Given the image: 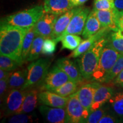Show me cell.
Returning <instances> with one entry per match:
<instances>
[{
	"instance_id": "1",
	"label": "cell",
	"mask_w": 123,
	"mask_h": 123,
	"mask_svg": "<svg viewBox=\"0 0 123 123\" xmlns=\"http://www.w3.org/2000/svg\"><path fill=\"white\" fill-rule=\"evenodd\" d=\"M30 27H21L1 22L0 54L12 58L22 65V44Z\"/></svg>"
},
{
	"instance_id": "2",
	"label": "cell",
	"mask_w": 123,
	"mask_h": 123,
	"mask_svg": "<svg viewBox=\"0 0 123 123\" xmlns=\"http://www.w3.org/2000/svg\"><path fill=\"white\" fill-rule=\"evenodd\" d=\"M107 38H101L95 43L81 57L75 61L78 64L84 79L91 80L93 74L96 70L100 56L101 52L107 42Z\"/></svg>"
},
{
	"instance_id": "3",
	"label": "cell",
	"mask_w": 123,
	"mask_h": 123,
	"mask_svg": "<svg viewBox=\"0 0 123 123\" xmlns=\"http://www.w3.org/2000/svg\"><path fill=\"white\" fill-rule=\"evenodd\" d=\"M44 13L43 6L37 5L6 17L1 22L21 27L34 26Z\"/></svg>"
},
{
	"instance_id": "4",
	"label": "cell",
	"mask_w": 123,
	"mask_h": 123,
	"mask_svg": "<svg viewBox=\"0 0 123 123\" xmlns=\"http://www.w3.org/2000/svg\"><path fill=\"white\" fill-rule=\"evenodd\" d=\"M121 55L108 43L107 41V43L101 50L99 63L91 80L103 83L106 76Z\"/></svg>"
},
{
	"instance_id": "5",
	"label": "cell",
	"mask_w": 123,
	"mask_h": 123,
	"mask_svg": "<svg viewBox=\"0 0 123 123\" xmlns=\"http://www.w3.org/2000/svg\"><path fill=\"white\" fill-rule=\"evenodd\" d=\"M51 61L49 58H41L33 62L27 67L28 74L26 82L21 89H26L42 84L46 75L48 73Z\"/></svg>"
},
{
	"instance_id": "6",
	"label": "cell",
	"mask_w": 123,
	"mask_h": 123,
	"mask_svg": "<svg viewBox=\"0 0 123 123\" xmlns=\"http://www.w3.org/2000/svg\"><path fill=\"white\" fill-rule=\"evenodd\" d=\"M67 116V123H83L88 116L90 112L84 108L80 102L76 92L68 96L67 105L66 107Z\"/></svg>"
},
{
	"instance_id": "7",
	"label": "cell",
	"mask_w": 123,
	"mask_h": 123,
	"mask_svg": "<svg viewBox=\"0 0 123 123\" xmlns=\"http://www.w3.org/2000/svg\"><path fill=\"white\" fill-rule=\"evenodd\" d=\"M90 9L88 7H81L80 10L72 18L68 26L61 36L55 39L57 42L61 41L62 38L67 34L81 35L85 26L86 21L90 13Z\"/></svg>"
},
{
	"instance_id": "8",
	"label": "cell",
	"mask_w": 123,
	"mask_h": 123,
	"mask_svg": "<svg viewBox=\"0 0 123 123\" xmlns=\"http://www.w3.org/2000/svg\"><path fill=\"white\" fill-rule=\"evenodd\" d=\"M27 92L24 90L13 89L10 90L5 96L3 103V111L5 115H15L22 105Z\"/></svg>"
},
{
	"instance_id": "9",
	"label": "cell",
	"mask_w": 123,
	"mask_h": 123,
	"mask_svg": "<svg viewBox=\"0 0 123 123\" xmlns=\"http://www.w3.org/2000/svg\"><path fill=\"white\" fill-rule=\"evenodd\" d=\"M70 80L69 76L63 71L58 66L55 65L49 70L46 75L41 84V89L52 91Z\"/></svg>"
},
{
	"instance_id": "10",
	"label": "cell",
	"mask_w": 123,
	"mask_h": 123,
	"mask_svg": "<svg viewBox=\"0 0 123 123\" xmlns=\"http://www.w3.org/2000/svg\"><path fill=\"white\" fill-rule=\"evenodd\" d=\"M58 15L44 12L34 26L35 34L44 39L50 38Z\"/></svg>"
},
{
	"instance_id": "11",
	"label": "cell",
	"mask_w": 123,
	"mask_h": 123,
	"mask_svg": "<svg viewBox=\"0 0 123 123\" xmlns=\"http://www.w3.org/2000/svg\"><path fill=\"white\" fill-rule=\"evenodd\" d=\"M39 110L43 117L47 122L51 123H67L66 108L49 107V106L42 105L39 107Z\"/></svg>"
},
{
	"instance_id": "12",
	"label": "cell",
	"mask_w": 123,
	"mask_h": 123,
	"mask_svg": "<svg viewBox=\"0 0 123 123\" xmlns=\"http://www.w3.org/2000/svg\"><path fill=\"white\" fill-rule=\"evenodd\" d=\"M56 65L63 70L70 78V80L78 83H81L84 80L76 62L71 61L70 58H62L58 59Z\"/></svg>"
},
{
	"instance_id": "13",
	"label": "cell",
	"mask_w": 123,
	"mask_h": 123,
	"mask_svg": "<svg viewBox=\"0 0 123 123\" xmlns=\"http://www.w3.org/2000/svg\"><path fill=\"white\" fill-rule=\"evenodd\" d=\"M99 85L98 82L83 84L76 92L77 96L81 105L90 112L95 92Z\"/></svg>"
},
{
	"instance_id": "14",
	"label": "cell",
	"mask_w": 123,
	"mask_h": 123,
	"mask_svg": "<svg viewBox=\"0 0 123 123\" xmlns=\"http://www.w3.org/2000/svg\"><path fill=\"white\" fill-rule=\"evenodd\" d=\"M81 7L80 6L74 7L73 9L58 16L55 22L53 33L51 35L50 38L54 39H56L59 38L68 26L69 23L74 15L80 10Z\"/></svg>"
},
{
	"instance_id": "15",
	"label": "cell",
	"mask_w": 123,
	"mask_h": 123,
	"mask_svg": "<svg viewBox=\"0 0 123 123\" xmlns=\"http://www.w3.org/2000/svg\"><path fill=\"white\" fill-rule=\"evenodd\" d=\"M68 97H63L51 91L45 90L39 93L38 101L49 107L64 108L67 105Z\"/></svg>"
},
{
	"instance_id": "16",
	"label": "cell",
	"mask_w": 123,
	"mask_h": 123,
	"mask_svg": "<svg viewBox=\"0 0 123 123\" xmlns=\"http://www.w3.org/2000/svg\"><path fill=\"white\" fill-rule=\"evenodd\" d=\"M110 31L111 30L105 28V27H102L97 33L87 38L84 41H81L78 47L76 49H75L70 55H68V57L70 58H75L80 56L86 51H87L90 47H91L97 41H98L101 38L105 37Z\"/></svg>"
},
{
	"instance_id": "17",
	"label": "cell",
	"mask_w": 123,
	"mask_h": 123,
	"mask_svg": "<svg viewBox=\"0 0 123 123\" xmlns=\"http://www.w3.org/2000/svg\"><path fill=\"white\" fill-rule=\"evenodd\" d=\"M43 7L46 13L59 16L75 7L70 0H44Z\"/></svg>"
},
{
	"instance_id": "18",
	"label": "cell",
	"mask_w": 123,
	"mask_h": 123,
	"mask_svg": "<svg viewBox=\"0 0 123 123\" xmlns=\"http://www.w3.org/2000/svg\"><path fill=\"white\" fill-rule=\"evenodd\" d=\"M95 10L96 16L100 22L102 27H105L109 30L117 31L119 30L117 25L116 13L117 9L110 10Z\"/></svg>"
},
{
	"instance_id": "19",
	"label": "cell",
	"mask_w": 123,
	"mask_h": 123,
	"mask_svg": "<svg viewBox=\"0 0 123 123\" xmlns=\"http://www.w3.org/2000/svg\"><path fill=\"white\" fill-rule=\"evenodd\" d=\"M113 95V90L111 87L100 84L95 92L91 112L102 107Z\"/></svg>"
},
{
	"instance_id": "20",
	"label": "cell",
	"mask_w": 123,
	"mask_h": 123,
	"mask_svg": "<svg viewBox=\"0 0 123 123\" xmlns=\"http://www.w3.org/2000/svg\"><path fill=\"white\" fill-rule=\"evenodd\" d=\"M101 28L102 27L100 22L97 17L95 10L93 9L90 12L87 17L85 26L81 35L84 39H87L98 33Z\"/></svg>"
},
{
	"instance_id": "21",
	"label": "cell",
	"mask_w": 123,
	"mask_h": 123,
	"mask_svg": "<svg viewBox=\"0 0 123 123\" xmlns=\"http://www.w3.org/2000/svg\"><path fill=\"white\" fill-rule=\"evenodd\" d=\"M38 96V91L35 89H33L27 92L22 106L15 114L29 113L33 112L37 106Z\"/></svg>"
},
{
	"instance_id": "22",
	"label": "cell",
	"mask_w": 123,
	"mask_h": 123,
	"mask_svg": "<svg viewBox=\"0 0 123 123\" xmlns=\"http://www.w3.org/2000/svg\"><path fill=\"white\" fill-rule=\"evenodd\" d=\"M28 70L23 69L12 73L9 78V87L10 90L21 89L26 82Z\"/></svg>"
},
{
	"instance_id": "23",
	"label": "cell",
	"mask_w": 123,
	"mask_h": 123,
	"mask_svg": "<svg viewBox=\"0 0 123 123\" xmlns=\"http://www.w3.org/2000/svg\"><path fill=\"white\" fill-rule=\"evenodd\" d=\"M44 41V38L43 37L40 35H36L29 51L27 61L32 62L39 58L40 54L42 52Z\"/></svg>"
},
{
	"instance_id": "24",
	"label": "cell",
	"mask_w": 123,
	"mask_h": 123,
	"mask_svg": "<svg viewBox=\"0 0 123 123\" xmlns=\"http://www.w3.org/2000/svg\"><path fill=\"white\" fill-rule=\"evenodd\" d=\"M79 84L76 81L70 80L63 85L54 89L52 92L63 97H68L76 92Z\"/></svg>"
},
{
	"instance_id": "25",
	"label": "cell",
	"mask_w": 123,
	"mask_h": 123,
	"mask_svg": "<svg viewBox=\"0 0 123 123\" xmlns=\"http://www.w3.org/2000/svg\"><path fill=\"white\" fill-rule=\"evenodd\" d=\"M108 42L115 50L123 54V30L113 31L107 38Z\"/></svg>"
},
{
	"instance_id": "26",
	"label": "cell",
	"mask_w": 123,
	"mask_h": 123,
	"mask_svg": "<svg viewBox=\"0 0 123 123\" xmlns=\"http://www.w3.org/2000/svg\"><path fill=\"white\" fill-rule=\"evenodd\" d=\"M109 102L115 114L123 118V91L115 93L109 100Z\"/></svg>"
},
{
	"instance_id": "27",
	"label": "cell",
	"mask_w": 123,
	"mask_h": 123,
	"mask_svg": "<svg viewBox=\"0 0 123 123\" xmlns=\"http://www.w3.org/2000/svg\"><path fill=\"white\" fill-rule=\"evenodd\" d=\"M36 36L34 26L31 27L25 37L22 44V56L24 61H27L29 51L33 44V41Z\"/></svg>"
},
{
	"instance_id": "28",
	"label": "cell",
	"mask_w": 123,
	"mask_h": 123,
	"mask_svg": "<svg viewBox=\"0 0 123 123\" xmlns=\"http://www.w3.org/2000/svg\"><path fill=\"white\" fill-rule=\"evenodd\" d=\"M61 42L62 44L61 50H74L81 42V38L78 35L67 34L62 38Z\"/></svg>"
},
{
	"instance_id": "29",
	"label": "cell",
	"mask_w": 123,
	"mask_h": 123,
	"mask_svg": "<svg viewBox=\"0 0 123 123\" xmlns=\"http://www.w3.org/2000/svg\"><path fill=\"white\" fill-rule=\"evenodd\" d=\"M123 70V54H121L118 58L110 73L106 76L103 83H108L113 80Z\"/></svg>"
},
{
	"instance_id": "30",
	"label": "cell",
	"mask_w": 123,
	"mask_h": 123,
	"mask_svg": "<svg viewBox=\"0 0 123 123\" xmlns=\"http://www.w3.org/2000/svg\"><path fill=\"white\" fill-rule=\"evenodd\" d=\"M21 66L18 62L5 55H1L0 56V68L7 71H12L16 70L18 67Z\"/></svg>"
},
{
	"instance_id": "31",
	"label": "cell",
	"mask_w": 123,
	"mask_h": 123,
	"mask_svg": "<svg viewBox=\"0 0 123 123\" xmlns=\"http://www.w3.org/2000/svg\"><path fill=\"white\" fill-rule=\"evenodd\" d=\"M37 120L36 116L34 114L28 113H18L13 115L7 120V123H33Z\"/></svg>"
},
{
	"instance_id": "32",
	"label": "cell",
	"mask_w": 123,
	"mask_h": 123,
	"mask_svg": "<svg viewBox=\"0 0 123 123\" xmlns=\"http://www.w3.org/2000/svg\"><path fill=\"white\" fill-rule=\"evenodd\" d=\"M105 114V110L103 107H101L97 110L90 112L87 119L84 120L85 123H99L103 116Z\"/></svg>"
},
{
	"instance_id": "33",
	"label": "cell",
	"mask_w": 123,
	"mask_h": 123,
	"mask_svg": "<svg viewBox=\"0 0 123 123\" xmlns=\"http://www.w3.org/2000/svg\"><path fill=\"white\" fill-rule=\"evenodd\" d=\"M56 43L57 42L51 38L44 39L41 53L46 55H52L56 50Z\"/></svg>"
},
{
	"instance_id": "34",
	"label": "cell",
	"mask_w": 123,
	"mask_h": 123,
	"mask_svg": "<svg viewBox=\"0 0 123 123\" xmlns=\"http://www.w3.org/2000/svg\"><path fill=\"white\" fill-rule=\"evenodd\" d=\"M94 8L99 10H110L116 9L114 0H94Z\"/></svg>"
},
{
	"instance_id": "35",
	"label": "cell",
	"mask_w": 123,
	"mask_h": 123,
	"mask_svg": "<svg viewBox=\"0 0 123 123\" xmlns=\"http://www.w3.org/2000/svg\"><path fill=\"white\" fill-rule=\"evenodd\" d=\"M10 78V77H9ZM9 78H5L3 79H0V95L2 99V98L6 96L7 93V91L9 89Z\"/></svg>"
},
{
	"instance_id": "36",
	"label": "cell",
	"mask_w": 123,
	"mask_h": 123,
	"mask_svg": "<svg viewBox=\"0 0 123 123\" xmlns=\"http://www.w3.org/2000/svg\"><path fill=\"white\" fill-rule=\"evenodd\" d=\"M118 122L119 121H118V120L115 117L105 113L99 121V123H115Z\"/></svg>"
},
{
	"instance_id": "37",
	"label": "cell",
	"mask_w": 123,
	"mask_h": 123,
	"mask_svg": "<svg viewBox=\"0 0 123 123\" xmlns=\"http://www.w3.org/2000/svg\"><path fill=\"white\" fill-rule=\"evenodd\" d=\"M116 22L119 30H123V10H118L116 13Z\"/></svg>"
},
{
	"instance_id": "38",
	"label": "cell",
	"mask_w": 123,
	"mask_h": 123,
	"mask_svg": "<svg viewBox=\"0 0 123 123\" xmlns=\"http://www.w3.org/2000/svg\"><path fill=\"white\" fill-rule=\"evenodd\" d=\"M113 82L117 85H121L123 84V70L119 74V75L113 79Z\"/></svg>"
},
{
	"instance_id": "39",
	"label": "cell",
	"mask_w": 123,
	"mask_h": 123,
	"mask_svg": "<svg viewBox=\"0 0 123 123\" xmlns=\"http://www.w3.org/2000/svg\"><path fill=\"white\" fill-rule=\"evenodd\" d=\"M88 1V0H70L74 7H79L82 6Z\"/></svg>"
},
{
	"instance_id": "40",
	"label": "cell",
	"mask_w": 123,
	"mask_h": 123,
	"mask_svg": "<svg viewBox=\"0 0 123 123\" xmlns=\"http://www.w3.org/2000/svg\"><path fill=\"white\" fill-rule=\"evenodd\" d=\"M12 73L10 71L4 70L2 69H0V79H3L5 78H9L12 75Z\"/></svg>"
},
{
	"instance_id": "41",
	"label": "cell",
	"mask_w": 123,
	"mask_h": 123,
	"mask_svg": "<svg viewBox=\"0 0 123 123\" xmlns=\"http://www.w3.org/2000/svg\"><path fill=\"white\" fill-rule=\"evenodd\" d=\"M115 6L118 10H123V0H114Z\"/></svg>"
},
{
	"instance_id": "42",
	"label": "cell",
	"mask_w": 123,
	"mask_h": 123,
	"mask_svg": "<svg viewBox=\"0 0 123 123\" xmlns=\"http://www.w3.org/2000/svg\"><path fill=\"white\" fill-rule=\"evenodd\" d=\"M122 86V87H123V85H122V86Z\"/></svg>"
}]
</instances>
